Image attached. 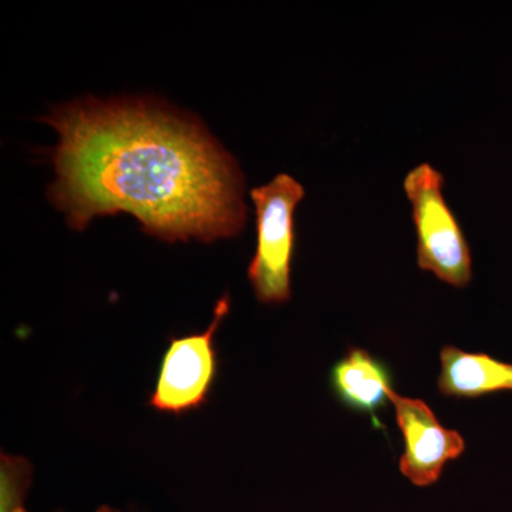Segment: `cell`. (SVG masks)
Here are the masks:
<instances>
[{"instance_id":"obj_2","label":"cell","mask_w":512,"mask_h":512,"mask_svg":"<svg viewBox=\"0 0 512 512\" xmlns=\"http://www.w3.org/2000/svg\"><path fill=\"white\" fill-rule=\"evenodd\" d=\"M305 188L288 174L251 191L256 212V249L248 279L256 299L282 305L292 298L291 274L295 255V210Z\"/></svg>"},{"instance_id":"obj_6","label":"cell","mask_w":512,"mask_h":512,"mask_svg":"<svg viewBox=\"0 0 512 512\" xmlns=\"http://www.w3.org/2000/svg\"><path fill=\"white\" fill-rule=\"evenodd\" d=\"M329 379L333 393L343 406L367 414L377 429L382 427L377 414L390 402L389 393L393 390L392 375L382 360L365 349H350L332 367Z\"/></svg>"},{"instance_id":"obj_3","label":"cell","mask_w":512,"mask_h":512,"mask_svg":"<svg viewBox=\"0 0 512 512\" xmlns=\"http://www.w3.org/2000/svg\"><path fill=\"white\" fill-rule=\"evenodd\" d=\"M444 177L433 165L414 167L404 178L417 235V264L440 281L464 288L473 278L471 251L463 228L443 195Z\"/></svg>"},{"instance_id":"obj_4","label":"cell","mask_w":512,"mask_h":512,"mask_svg":"<svg viewBox=\"0 0 512 512\" xmlns=\"http://www.w3.org/2000/svg\"><path fill=\"white\" fill-rule=\"evenodd\" d=\"M229 303V295L218 299L214 319L204 332L170 339L148 406L157 412L183 416L207 403L218 375L215 333L228 316Z\"/></svg>"},{"instance_id":"obj_8","label":"cell","mask_w":512,"mask_h":512,"mask_svg":"<svg viewBox=\"0 0 512 512\" xmlns=\"http://www.w3.org/2000/svg\"><path fill=\"white\" fill-rule=\"evenodd\" d=\"M96 512H120L119 510H114V508L107 507V505H103V507H100L99 510Z\"/></svg>"},{"instance_id":"obj_7","label":"cell","mask_w":512,"mask_h":512,"mask_svg":"<svg viewBox=\"0 0 512 512\" xmlns=\"http://www.w3.org/2000/svg\"><path fill=\"white\" fill-rule=\"evenodd\" d=\"M440 393L456 399H478L504 390L512 392V363L485 353H468L456 346L440 352Z\"/></svg>"},{"instance_id":"obj_1","label":"cell","mask_w":512,"mask_h":512,"mask_svg":"<svg viewBox=\"0 0 512 512\" xmlns=\"http://www.w3.org/2000/svg\"><path fill=\"white\" fill-rule=\"evenodd\" d=\"M43 121L60 137L50 201L73 229L127 212L144 234L173 244L235 237L247 224L237 161L200 121L150 99L94 97Z\"/></svg>"},{"instance_id":"obj_5","label":"cell","mask_w":512,"mask_h":512,"mask_svg":"<svg viewBox=\"0 0 512 512\" xmlns=\"http://www.w3.org/2000/svg\"><path fill=\"white\" fill-rule=\"evenodd\" d=\"M390 402L404 441L400 473L417 487H430L440 480L448 461L466 450V441L456 430L441 426L429 404L403 397L390 390Z\"/></svg>"}]
</instances>
